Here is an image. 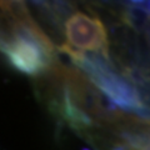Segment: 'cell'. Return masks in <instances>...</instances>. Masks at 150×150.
<instances>
[{"label":"cell","mask_w":150,"mask_h":150,"mask_svg":"<svg viewBox=\"0 0 150 150\" xmlns=\"http://www.w3.org/2000/svg\"><path fill=\"white\" fill-rule=\"evenodd\" d=\"M63 51L74 60V63L81 68L91 83L95 85L112 104L134 114H145V105L140 99L135 86L126 80L123 75H119L112 69V65L108 64L104 58L99 55H85L78 53L68 46H64Z\"/></svg>","instance_id":"6da1fadb"},{"label":"cell","mask_w":150,"mask_h":150,"mask_svg":"<svg viewBox=\"0 0 150 150\" xmlns=\"http://www.w3.org/2000/svg\"><path fill=\"white\" fill-rule=\"evenodd\" d=\"M64 34L68 48L78 53L89 51L109 59V40L104 23L98 16L83 11H75L64 24Z\"/></svg>","instance_id":"3957f363"},{"label":"cell","mask_w":150,"mask_h":150,"mask_svg":"<svg viewBox=\"0 0 150 150\" xmlns=\"http://www.w3.org/2000/svg\"><path fill=\"white\" fill-rule=\"evenodd\" d=\"M54 46L43 31L34 33L16 28L8 38H0V51L16 71L38 76L43 75L51 65Z\"/></svg>","instance_id":"7a4b0ae2"}]
</instances>
